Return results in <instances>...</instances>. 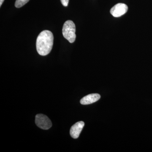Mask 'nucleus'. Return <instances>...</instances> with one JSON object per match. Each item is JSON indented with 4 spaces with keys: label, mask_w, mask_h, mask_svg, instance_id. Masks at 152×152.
<instances>
[{
    "label": "nucleus",
    "mask_w": 152,
    "mask_h": 152,
    "mask_svg": "<svg viewBox=\"0 0 152 152\" xmlns=\"http://www.w3.org/2000/svg\"><path fill=\"white\" fill-rule=\"evenodd\" d=\"M128 7L126 5L123 3H119L114 6L111 9L110 13L115 18H118L124 15L127 12Z\"/></svg>",
    "instance_id": "4"
},
{
    "label": "nucleus",
    "mask_w": 152,
    "mask_h": 152,
    "mask_svg": "<svg viewBox=\"0 0 152 152\" xmlns=\"http://www.w3.org/2000/svg\"><path fill=\"white\" fill-rule=\"evenodd\" d=\"M35 123L39 128L44 130L49 129L52 126L50 119L43 114H38L36 116Z\"/></svg>",
    "instance_id": "3"
},
{
    "label": "nucleus",
    "mask_w": 152,
    "mask_h": 152,
    "mask_svg": "<svg viewBox=\"0 0 152 152\" xmlns=\"http://www.w3.org/2000/svg\"><path fill=\"white\" fill-rule=\"evenodd\" d=\"M85 123L83 121H80L76 123L71 128L70 134L71 137L74 139L79 137L83 128L84 126Z\"/></svg>",
    "instance_id": "5"
},
{
    "label": "nucleus",
    "mask_w": 152,
    "mask_h": 152,
    "mask_svg": "<svg viewBox=\"0 0 152 152\" xmlns=\"http://www.w3.org/2000/svg\"><path fill=\"white\" fill-rule=\"evenodd\" d=\"M54 37L50 31L45 30L40 33L36 42L38 53L42 56H47L50 53L53 45Z\"/></svg>",
    "instance_id": "1"
},
{
    "label": "nucleus",
    "mask_w": 152,
    "mask_h": 152,
    "mask_svg": "<svg viewBox=\"0 0 152 152\" xmlns=\"http://www.w3.org/2000/svg\"><path fill=\"white\" fill-rule=\"evenodd\" d=\"M76 26L73 22L66 21L64 24L62 29V34L64 37L71 43L75 42L76 38Z\"/></svg>",
    "instance_id": "2"
},
{
    "label": "nucleus",
    "mask_w": 152,
    "mask_h": 152,
    "mask_svg": "<svg viewBox=\"0 0 152 152\" xmlns=\"http://www.w3.org/2000/svg\"><path fill=\"white\" fill-rule=\"evenodd\" d=\"M30 0H16L15 3V6L16 7L19 8L25 5Z\"/></svg>",
    "instance_id": "7"
},
{
    "label": "nucleus",
    "mask_w": 152,
    "mask_h": 152,
    "mask_svg": "<svg viewBox=\"0 0 152 152\" xmlns=\"http://www.w3.org/2000/svg\"><path fill=\"white\" fill-rule=\"evenodd\" d=\"M4 0H0V7L1 6L3 2H4Z\"/></svg>",
    "instance_id": "9"
},
{
    "label": "nucleus",
    "mask_w": 152,
    "mask_h": 152,
    "mask_svg": "<svg viewBox=\"0 0 152 152\" xmlns=\"http://www.w3.org/2000/svg\"><path fill=\"white\" fill-rule=\"evenodd\" d=\"M61 1L63 6L67 7L68 5L69 0H61Z\"/></svg>",
    "instance_id": "8"
},
{
    "label": "nucleus",
    "mask_w": 152,
    "mask_h": 152,
    "mask_svg": "<svg viewBox=\"0 0 152 152\" xmlns=\"http://www.w3.org/2000/svg\"><path fill=\"white\" fill-rule=\"evenodd\" d=\"M100 95L98 94H93L85 96L80 100V103L83 105L90 104L96 102L100 99Z\"/></svg>",
    "instance_id": "6"
}]
</instances>
